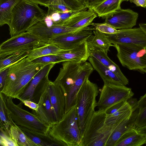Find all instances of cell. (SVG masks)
<instances>
[{
	"label": "cell",
	"instance_id": "cell-25",
	"mask_svg": "<svg viewBox=\"0 0 146 146\" xmlns=\"http://www.w3.org/2000/svg\"><path fill=\"white\" fill-rule=\"evenodd\" d=\"M85 6L78 0H53L48 10L59 13H68L82 9Z\"/></svg>",
	"mask_w": 146,
	"mask_h": 146
},
{
	"label": "cell",
	"instance_id": "cell-20",
	"mask_svg": "<svg viewBox=\"0 0 146 146\" xmlns=\"http://www.w3.org/2000/svg\"><path fill=\"white\" fill-rule=\"evenodd\" d=\"M92 9H88L76 13L70 18L64 25L76 29H83L91 25L93 20L97 17Z\"/></svg>",
	"mask_w": 146,
	"mask_h": 146
},
{
	"label": "cell",
	"instance_id": "cell-15",
	"mask_svg": "<svg viewBox=\"0 0 146 146\" xmlns=\"http://www.w3.org/2000/svg\"><path fill=\"white\" fill-rule=\"evenodd\" d=\"M138 15L131 9H121L105 18L104 22L117 29L132 28L136 25Z\"/></svg>",
	"mask_w": 146,
	"mask_h": 146
},
{
	"label": "cell",
	"instance_id": "cell-29",
	"mask_svg": "<svg viewBox=\"0 0 146 146\" xmlns=\"http://www.w3.org/2000/svg\"><path fill=\"white\" fill-rule=\"evenodd\" d=\"M21 0H0V26L9 24L12 11Z\"/></svg>",
	"mask_w": 146,
	"mask_h": 146
},
{
	"label": "cell",
	"instance_id": "cell-45",
	"mask_svg": "<svg viewBox=\"0 0 146 146\" xmlns=\"http://www.w3.org/2000/svg\"><path fill=\"white\" fill-rule=\"evenodd\" d=\"M139 27L141 28L142 30L146 34V23H141L139 24Z\"/></svg>",
	"mask_w": 146,
	"mask_h": 146
},
{
	"label": "cell",
	"instance_id": "cell-35",
	"mask_svg": "<svg viewBox=\"0 0 146 146\" xmlns=\"http://www.w3.org/2000/svg\"><path fill=\"white\" fill-rule=\"evenodd\" d=\"M91 25L94 27L96 30L105 34H113L118 31V30L109 24L104 22L101 23H92Z\"/></svg>",
	"mask_w": 146,
	"mask_h": 146
},
{
	"label": "cell",
	"instance_id": "cell-26",
	"mask_svg": "<svg viewBox=\"0 0 146 146\" xmlns=\"http://www.w3.org/2000/svg\"><path fill=\"white\" fill-rule=\"evenodd\" d=\"M93 34L86 40L89 48L100 50L107 54L111 46H114L105 34L98 31H93Z\"/></svg>",
	"mask_w": 146,
	"mask_h": 146
},
{
	"label": "cell",
	"instance_id": "cell-19",
	"mask_svg": "<svg viewBox=\"0 0 146 146\" xmlns=\"http://www.w3.org/2000/svg\"><path fill=\"white\" fill-rule=\"evenodd\" d=\"M55 64L51 63L44 66L33 77L29 82L19 100H28L33 101V97L35 90L40 82L48 77L50 72Z\"/></svg>",
	"mask_w": 146,
	"mask_h": 146
},
{
	"label": "cell",
	"instance_id": "cell-37",
	"mask_svg": "<svg viewBox=\"0 0 146 146\" xmlns=\"http://www.w3.org/2000/svg\"><path fill=\"white\" fill-rule=\"evenodd\" d=\"M9 67L0 71V91L3 88L7 79L9 73Z\"/></svg>",
	"mask_w": 146,
	"mask_h": 146
},
{
	"label": "cell",
	"instance_id": "cell-38",
	"mask_svg": "<svg viewBox=\"0 0 146 146\" xmlns=\"http://www.w3.org/2000/svg\"><path fill=\"white\" fill-rule=\"evenodd\" d=\"M127 101H123L111 106L105 110L107 115L112 114L122 107Z\"/></svg>",
	"mask_w": 146,
	"mask_h": 146
},
{
	"label": "cell",
	"instance_id": "cell-23",
	"mask_svg": "<svg viewBox=\"0 0 146 146\" xmlns=\"http://www.w3.org/2000/svg\"><path fill=\"white\" fill-rule=\"evenodd\" d=\"M88 60L94 69L99 73L104 83H109L125 86L114 73L95 58L90 56Z\"/></svg>",
	"mask_w": 146,
	"mask_h": 146
},
{
	"label": "cell",
	"instance_id": "cell-40",
	"mask_svg": "<svg viewBox=\"0 0 146 146\" xmlns=\"http://www.w3.org/2000/svg\"><path fill=\"white\" fill-rule=\"evenodd\" d=\"M104 0H83V3L88 9H92Z\"/></svg>",
	"mask_w": 146,
	"mask_h": 146
},
{
	"label": "cell",
	"instance_id": "cell-31",
	"mask_svg": "<svg viewBox=\"0 0 146 146\" xmlns=\"http://www.w3.org/2000/svg\"><path fill=\"white\" fill-rule=\"evenodd\" d=\"M9 135L18 146H36L15 123L10 127Z\"/></svg>",
	"mask_w": 146,
	"mask_h": 146
},
{
	"label": "cell",
	"instance_id": "cell-5",
	"mask_svg": "<svg viewBox=\"0 0 146 146\" xmlns=\"http://www.w3.org/2000/svg\"><path fill=\"white\" fill-rule=\"evenodd\" d=\"M98 93L97 84L91 82L88 78L77 95L75 105L82 137L95 111L97 104L96 99Z\"/></svg>",
	"mask_w": 146,
	"mask_h": 146
},
{
	"label": "cell",
	"instance_id": "cell-7",
	"mask_svg": "<svg viewBox=\"0 0 146 146\" xmlns=\"http://www.w3.org/2000/svg\"><path fill=\"white\" fill-rule=\"evenodd\" d=\"M13 98L4 95L5 108L14 123L39 134L48 135L50 127L36 115L23 109L22 102L15 104Z\"/></svg>",
	"mask_w": 146,
	"mask_h": 146
},
{
	"label": "cell",
	"instance_id": "cell-1",
	"mask_svg": "<svg viewBox=\"0 0 146 146\" xmlns=\"http://www.w3.org/2000/svg\"><path fill=\"white\" fill-rule=\"evenodd\" d=\"M91 64L67 61L63 62L54 81L62 90L65 97V113L75 105L77 93L85 80L94 70Z\"/></svg>",
	"mask_w": 146,
	"mask_h": 146
},
{
	"label": "cell",
	"instance_id": "cell-27",
	"mask_svg": "<svg viewBox=\"0 0 146 146\" xmlns=\"http://www.w3.org/2000/svg\"><path fill=\"white\" fill-rule=\"evenodd\" d=\"M128 0H104L92 9L99 17L105 19L121 9V3Z\"/></svg>",
	"mask_w": 146,
	"mask_h": 146
},
{
	"label": "cell",
	"instance_id": "cell-21",
	"mask_svg": "<svg viewBox=\"0 0 146 146\" xmlns=\"http://www.w3.org/2000/svg\"><path fill=\"white\" fill-rule=\"evenodd\" d=\"M89 49L90 56L95 58L114 73L121 80L125 86L128 84V79L122 72L119 66L109 57L107 54L100 50L89 48Z\"/></svg>",
	"mask_w": 146,
	"mask_h": 146
},
{
	"label": "cell",
	"instance_id": "cell-43",
	"mask_svg": "<svg viewBox=\"0 0 146 146\" xmlns=\"http://www.w3.org/2000/svg\"><path fill=\"white\" fill-rule=\"evenodd\" d=\"M131 3H133L136 6L143 8L146 7V0H129Z\"/></svg>",
	"mask_w": 146,
	"mask_h": 146
},
{
	"label": "cell",
	"instance_id": "cell-46",
	"mask_svg": "<svg viewBox=\"0 0 146 146\" xmlns=\"http://www.w3.org/2000/svg\"><path fill=\"white\" fill-rule=\"evenodd\" d=\"M145 145L146 146V140L145 142Z\"/></svg>",
	"mask_w": 146,
	"mask_h": 146
},
{
	"label": "cell",
	"instance_id": "cell-47",
	"mask_svg": "<svg viewBox=\"0 0 146 146\" xmlns=\"http://www.w3.org/2000/svg\"><path fill=\"white\" fill-rule=\"evenodd\" d=\"M79 0V1H82V2H83V0Z\"/></svg>",
	"mask_w": 146,
	"mask_h": 146
},
{
	"label": "cell",
	"instance_id": "cell-36",
	"mask_svg": "<svg viewBox=\"0 0 146 146\" xmlns=\"http://www.w3.org/2000/svg\"><path fill=\"white\" fill-rule=\"evenodd\" d=\"M0 144L3 146H18L12 139L9 135L0 128Z\"/></svg>",
	"mask_w": 146,
	"mask_h": 146
},
{
	"label": "cell",
	"instance_id": "cell-34",
	"mask_svg": "<svg viewBox=\"0 0 146 146\" xmlns=\"http://www.w3.org/2000/svg\"><path fill=\"white\" fill-rule=\"evenodd\" d=\"M32 61L35 63L45 65L50 64H57L63 62L62 59L57 55H49L40 57L34 59Z\"/></svg>",
	"mask_w": 146,
	"mask_h": 146
},
{
	"label": "cell",
	"instance_id": "cell-33",
	"mask_svg": "<svg viewBox=\"0 0 146 146\" xmlns=\"http://www.w3.org/2000/svg\"><path fill=\"white\" fill-rule=\"evenodd\" d=\"M0 123L3 125L9 133L10 126L15 123L12 120L5 108L4 95L0 92Z\"/></svg>",
	"mask_w": 146,
	"mask_h": 146
},
{
	"label": "cell",
	"instance_id": "cell-8",
	"mask_svg": "<svg viewBox=\"0 0 146 146\" xmlns=\"http://www.w3.org/2000/svg\"><path fill=\"white\" fill-rule=\"evenodd\" d=\"M113 45L117 51V57L123 66L146 73V48L130 44Z\"/></svg>",
	"mask_w": 146,
	"mask_h": 146
},
{
	"label": "cell",
	"instance_id": "cell-3",
	"mask_svg": "<svg viewBox=\"0 0 146 146\" xmlns=\"http://www.w3.org/2000/svg\"><path fill=\"white\" fill-rule=\"evenodd\" d=\"M46 13L38 5L27 0H21L12 11L8 25L11 37L27 31L34 25L43 20Z\"/></svg>",
	"mask_w": 146,
	"mask_h": 146
},
{
	"label": "cell",
	"instance_id": "cell-11",
	"mask_svg": "<svg viewBox=\"0 0 146 146\" xmlns=\"http://www.w3.org/2000/svg\"><path fill=\"white\" fill-rule=\"evenodd\" d=\"M84 28L76 29L64 25L49 26L42 20L32 26L27 31L42 42L46 44L51 39L56 36L76 31Z\"/></svg>",
	"mask_w": 146,
	"mask_h": 146
},
{
	"label": "cell",
	"instance_id": "cell-12",
	"mask_svg": "<svg viewBox=\"0 0 146 146\" xmlns=\"http://www.w3.org/2000/svg\"><path fill=\"white\" fill-rule=\"evenodd\" d=\"M94 30V28L88 27L78 31L59 35L51 39L47 44L62 50L70 49L86 41L93 34Z\"/></svg>",
	"mask_w": 146,
	"mask_h": 146
},
{
	"label": "cell",
	"instance_id": "cell-18",
	"mask_svg": "<svg viewBox=\"0 0 146 146\" xmlns=\"http://www.w3.org/2000/svg\"><path fill=\"white\" fill-rule=\"evenodd\" d=\"M139 112L137 109L121 121L114 129L110 136L106 146H115L117 141L126 131L133 127Z\"/></svg>",
	"mask_w": 146,
	"mask_h": 146
},
{
	"label": "cell",
	"instance_id": "cell-10",
	"mask_svg": "<svg viewBox=\"0 0 146 146\" xmlns=\"http://www.w3.org/2000/svg\"><path fill=\"white\" fill-rule=\"evenodd\" d=\"M134 95L131 89L126 86L104 83L96 107L99 110L105 111L115 104L127 101Z\"/></svg>",
	"mask_w": 146,
	"mask_h": 146
},
{
	"label": "cell",
	"instance_id": "cell-24",
	"mask_svg": "<svg viewBox=\"0 0 146 146\" xmlns=\"http://www.w3.org/2000/svg\"><path fill=\"white\" fill-rule=\"evenodd\" d=\"M146 136L139 133L134 127L125 132L115 146H140L145 144Z\"/></svg>",
	"mask_w": 146,
	"mask_h": 146
},
{
	"label": "cell",
	"instance_id": "cell-41",
	"mask_svg": "<svg viewBox=\"0 0 146 146\" xmlns=\"http://www.w3.org/2000/svg\"><path fill=\"white\" fill-rule=\"evenodd\" d=\"M36 4L47 7L51 4L53 0H27Z\"/></svg>",
	"mask_w": 146,
	"mask_h": 146
},
{
	"label": "cell",
	"instance_id": "cell-44",
	"mask_svg": "<svg viewBox=\"0 0 146 146\" xmlns=\"http://www.w3.org/2000/svg\"><path fill=\"white\" fill-rule=\"evenodd\" d=\"M136 129L139 133L146 136V125L142 127L138 128Z\"/></svg>",
	"mask_w": 146,
	"mask_h": 146
},
{
	"label": "cell",
	"instance_id": "cell-32",
	"mask_svg": "<svg viewBox=\"0 0 146 146\" xmlns=\"http://www.w3.org/2000/svg\"><path fill=\"white\" fill-rule=\"evenodd\" d=\"M139 112L134 127L137 129L146 125V93L138 101Z\"/></svg>",
	"mask_w": 146,
	"mask_h": 146
},
{
	"label": "cell",
	"instance_id": "cell-4",
	"mask_svg": "<svg viewBox=\"0 0 146 146\" xmlns=\"http://www.w3.org/2000/svg\"><path fill=\"white\" fill-rule=\"evenodd\" d=\"M48 135L65 146H81L82 135L76 105L50 127Z\"/></svg>",
	"mask_w": 146,
	"mask_h": 146
},
{
	"label": "cell",
	"instance_id": "cell-17",
	"mask_svg": "<svg viewBox=\"0 0 146 146\" xmlns=\"http://www.w3.org/2000/svg\"><path fill=\"white\" fill-rule=\"evenodd\" d=\"M86 41L70 49L63 50L56 55L60 56L63 62L69 61L84 63L90 56V50Z\"/></svg>",
	"mask_w": 146,
	"mask_h": 146
},
{
	"label": "cell",
	"instance_id": "cell-39",
	"mask_svg": "<svg viewBox=\"0 0 146 146\" xmlns=\"http://www.w3.org/2000/svg\"><path fill=\"white\" fill-rule=\"evenodd\" d=\"M23 104L25 106L29 107L32 110L37 111L39 108L38 104L32 100H25L21 101Z\"/></svg>",
	"mask_w": 146,
	"mask_h": 146
},
{
	"label": "cell",
	"instance_id": "cell-28",
	"mask_svg": "<svg viewBox=\"0 0 146 146\" xmlns=\"http://www.w3.org/2000/svg\"><path fill=\"white\" fill-rule=\"evenodd\" d=\"M19 126L36 146H64L62 142L48 135L39 134L25 128Z\"/></svg>",
	"mask_w": 146,
	"mask_h": 146
},
{
	"label": "cell",
	"instance_id": "cell-48",
	"mask_svg": "<svg viewBox=\"0 0 146 146\" xmlns=\"http://www.w3.org/2000/svg\"><path fill=\"white\" fill-rule=\"evenodd\" d=\"M145 49H146V48H145Z\"/></svg>",
	"mask_w": 146,
	"mask_h": 146
},
{
	"label": "cell",
	"instance_id": "cell-13",
	"mask_svg": "<svg viewBox=\"0 0 146 146\" xmlns=\"http://www.w3.org/2000/svg\"><path fill=\"white\" fill-rule=\"evenodd\" d=\"M27 31L11 37L0 46V52L20 49H33L45 44Z\"/></svg>",
	"mask_w": 146,
	"mask_h": 146
},
{
	"label": "cell",
	"instance_id": "cell-30",
	"mask_svg": "<svg viewBox=\"0 0 146 146\" xmlns=\"http://www.w3.org/2000/svg\"><path fill=\"white\" fill-rule=\"evenodd\" d=\"M63 50L52 44H45L31 50L27 58L32 61L42 56L56 54Z\"/></svg>",
	"mask_w": 146,
	"mask_h": 146
},
{
	"label": "cell",
	"instance_id": "cell-42",
	"mask_svg": "<svg viewBox=\"0 0 146 146\" xmlns=\"http://www.w3.org/2000/svg\"><path fill=\"white\" fill-rule=\"evenodd\" d=\"M127 101L133 111L138 109V101L136 98H131L128 99Z\"/></svg>",
	"mask_w": 146,
	"mask_h": 146
},
{
	"label": "cell",
	"instance_id": "cell-14",
	"mask_svg": "<svg viewBox=\"0 0 146 146\" xmlns=\"http://www.w3.org/2000/svg\"><path fill=\"white\" fill-rule=\"evenodd\" d=\"M105 35L113 44H130L146 47V34L139 27L120 29L115 33Z\"/></svg>",
	"mask_w": 146,
	"mask_h": 146
},
{
	"label": "cell",
	"instance_id": "cell-16",
	"mask_svg": "<svg viewBox=\"0 0 146 146\" xmlns=\"http://www.w3.org/2000/svg\"><path fill=\"white\" fill-rule=\"evenodd\" d=\"M48 89L58 122L60 120L65 113L64 95L60 86L49 80L48 82Z\"/></svg>",
	"mask_w": 146,
	"mask_h": 146
},
{
	"label": "cell",
	"instance_id": "cell-9",
	"mask_svg": "<svg viewBox=\"0 0 146 146\" xmlns=\"http://www.w3.org/2000/svg\"><path fill=\"white\" fill-rule=\"evenodd\" d=\"M48 77L43 79L36 89L33 101L39 105L37 111L32 110L42 121L50 127L57 122L54 108L51 104L48 91Z\"/></svg>",
	"mask_w": 146,
	"mask_h": 146
},
{
	"label": "cell",
	"instance_id": "cell-6",
	"mask_svg": "<svg viewBox=\"0 0 146 146\" xmlns=\"http://www.w3.org/2000/svg\"><path fill=\"white\" fill-rule=\"evenodd\" d=\"M105 111H95L82 137L81 146H106L113 131L119 123L114 125L106 123Z\"/></svg>",
	"mask_w": 146,
	"mask_h": 146
},
{
	"label": "cell",
	"instance_id": "cell-2",
	"mask_svg": "<svg viewBox=\"0 0 146 146\" xmlns=\"http://www.w3.org/2000/svg\"><path fill=\"white\" fill-rule=\"evenodd\" d=\"M45 65L34 63L27 57L13 64L9 67L7 79L0 92L19 99L32 79Z\"/></svg>",
	"mask_w": 146,
	"mask_h": 146
},
{
	"label": "cell",
	"instance_id": "cell-22",
	"mask_svg": "<svg viewBox=\"0 0 146 146\" xmlns=\"http://www.w3.org/2000/svg\"><path fill=\"white\" fill-rule=\"evenodd\" d=\"M32 50L25 48L0 52V71L26 58Z\"/></svg>",
	"mask_w": 146,
	"mask_h": 146
}]
</instances>
